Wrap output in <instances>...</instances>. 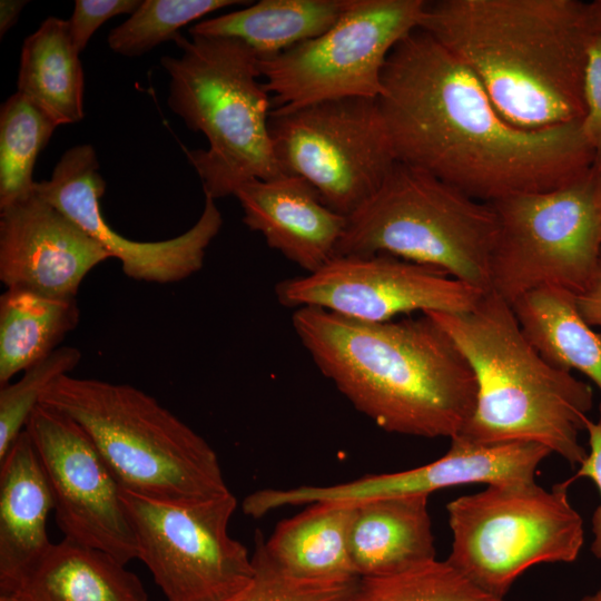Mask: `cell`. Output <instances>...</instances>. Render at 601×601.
Wrapping results in <instances>:
<instances>
[{"label":"cell","mask_w":601,"mask_h":601,"mask_svg":"<svg viewBox=\"0 0 601 601\" xmlns=\"http://www.w3.org/2000/svg\"><path fill=\"white\" fill-rule=\"evenodd\" d=\"M140 0H77L68 20L72 41L83 51L97 29L119 14H132Z\"/></svg>","instance_id":"cell-33"},{"label":"cell","mask_w":601,"mask_h":601,"mask_svg":"<svg viewBox=\"0 0 601 601\" xmlns=\"http://www.w3.org/2000/svg\"><path fill=\"white\" fill-rule=\"evenodd\" d=\"M109 253L36 193L0 209V280L58 298H77Z\"/></svg>","instance_id":"cell-17"},{"label":"cell","mask_w":601,"mask_h":601,"mask_svg":"<svg viewBox=\"0 0 601 601\" xmlns=\"http://www.w3.org/2000/svg\"><path fill=\"white\" fill-rule=\"evenodd\" d=\"M497 231L491 290L510 305L539 287L580 295L601 255V176L593 169L560 188L490 203Z\"/></svg>","instance_id":"cell-9"},{"label":"cell","mask_w":601,"mask_h":601,"mask_svg":"<svg viewBox=\"0 0 601 601\" xmlns=\"http://www.w3.org/2000/svg\"><path fill=\"white\" fill-rule=\"evenodd\" d=\"M292 322L319 372L378 427L451 440L472 415L474 373L426 315L373 323L299 307Z\"/></svg>","instance_id":"cell-2"},{"label":"cell","mask_w":601,"mask_h":601,"mask_svg":"<svg viewBox=\"0 0 601 601\" xmlns=\"http://www.w3.org/2000/svg\"><path fill=\"white\" fill-rule=\"evenodd\" d=\"M577 306L588 324L601 329V255L591 282L577 296Z\"/></svg>","instance_id":"cell-35"},{"label":"cell","mask_w":601,"mask_h":601,"mask_svg":"<svg viewBox=\"0 0 601 601\" xmlns=\"http://www.w3.org/2000/svg\"><path fill=\"white\" fill-rule=\"evenodd\" d=\"M593 1H426L420 29L481 82L511 125L581 121Z\"/></svg>","instance_id":"cell-3"},{"label":"cell","mask_w":601,"mask_h":601,"mask_svg":"<svg viewBox=\"0 0 601 601\" xmlns=\"http://www.w3.org/2000/svg\"><path fill=\"white\" fill-rule=\"evenodd\" d=\"M105 189L97 154L90 145L69 148L50 179L35 184V193L77 223L110 257L117 258L128 277L170 284L201 269L206 250L223 225L214 198L205 195L201 215L184 234L166 240L137 242L120 235L106 221L99 203Z\"/></svg>","instance_id":"cell-15"},{"label":"cell","mask_w":601,"mask_h":601,"mask_svg":"<svg viewBox=\"0 0 601 601\" xmlns=\"http://www.w3.org/2000/svg\"><path fill=\"white\" fill-rule=\"evenodd\" d=\"M138 548L167 601H227L253 579L247 549L228 533L237 506L231 492L165 502L121 489Z\"/></svg>","instance_id":"cell-12"},{"label":"cell","mask_w":601,"mask_h":601,"mask_svg":"<svg viewBox=\"0 0 601 601\" xmlns=\"http://www.w3.org/2000/svg\"><path fill=\"white\" fill-rule=\"evenodd\" d=\"M424 315L449 335L475 376V406L455 439L476 445L535 442L572 466L584 461L579 435L592 388L539 354L505 299L490 290L471 311Z\"/></svg>","instance_id":"cell-4"},{"label":"cell","mask_w":601,"mask_h":601,"mask_svg":"<svg viewBox=\"0 0 601 601\" xmlns=\"http://www.w3.org/2000/svg\"><path fill=\"white\" fill-rule=\"evenodd\" d=\"M585 115L582 130L593 150V169L601 176V1H593V20L589 36L584 70Z\"/></svg>","instance_id":"cell-32"},{"label":"cell","mask_w":601,"mask_h":601,"mask_svg":"<svg viewBox=\"0 0 601 601\" xmlns=\"http://www.w3.org/2000/svg\"><path fill=\"white\" fill-rule=\"evenodd\" d=\"M570 480L551 490L535 481L490 484L446 505L452 548L446 559L482 591L504 599L539 563L575 561L583 522L568 495Z\"/></svg>","instance_id":"cell-8"},{"label":"cell","mask_w":601,"mask_h":601,"mask_svg":"<svg viewBox=\"0 0 601 601\" xmlns=\"http://www.w3.org/2000/svg\"><path fill=\"white\" fill-rule=\"evenodd\" d=\"M28 1H0V36L3 37L18 21L20 13Z\"/></svg>","instance_id":"cell-36"},{"label":"cell","mask_w":601,"mask_h":601,"mask_svg":"<svg viewBox=\"0 0 601 601\" xmlns=\"http://www.w3.org/2000/svg\"><path fill=\"white\" fill-rule=\"evenodd\" d=\"M278 300L382 323L415 312L463 313L485 294L444 272L386 254L335 256L316 272L279 282Z\"/></svg>","instance_id":"cell-13"},{"label":"cell","mask_w":601,"mask_h":601,"mask_svg":"<svg viewBox=\"0 0 601 601\" xmlns=\"http://www.w3.org/2000/svg\"><path fill=\"white\" fill-rule=\"evenodd\" d=\"M356 503L316 502L282 521L263 546L288 575L311 580L359 578L351 553Z\"/></svg>","instance_id":"cell-22"},{"label":"cell","mask_w":601,"mask_h":601,"mask_svg":"<svg viewBox=\"0 0 601 601\" xmlns=\"http://www.w3.org/2000/svg\"><path fill=\"white\" fill-rule=\"evenodd\" d=\"M79 317L77 298L8 287L0 296V385L56 351Z\"/></svg>","instance_id":"cell-26"},{"label":"cell","mask_w":601,"mask_h":601,"mask_svg":"<svg viewBox=\"0 0 601 601\" xmlns=\"http://www.w3.org/2000/svg\"><path fill=\"white\" fill-rule=\"evenodd\" d=\"M601 1V0H600Z\"/></svg>","instance_id":"cell-39"},{"label":"cell","mask_w":601,"mask_h":601,"mask_svg":"<svg viewBox=\"0 0 601 601\" xmlns=\"http://www.w3.org/2000/svg\"><path fill=\"white\" fill-rule=\"evenodd\" d=\"M580 601H601V588L594 593L583 597Z\"/></svg>","instance_id":"cell-37"},{"label":"cell","mask_w":601,"mask_h":601,"mask_svg":"<svg viewBox=\"0 0 601 601\" xmlns=\"http://www.w3.org/2000/svg\"><path fill=\"white\" fill-rule=\"evenodd\" d=\"M174 41L180 56L160 59L169 75L167 104L208 141L207 149L187 150L205 195L217 199L249 180L283 176L269 134L272 97L255 52L233 38L178 33Z\"/></svg>","instance_id":"cell-6"},{"label":"cell","mask_w":601,"mask_h":601,"mask_svg":"<svg viewBox=\"0 0 601 601\" xmlns=\"http://www.w3.org/2000/svg\"><path fill=\"white\" fill-rule=\"evenodd\" d=\"M24 430L49 481L56 522L65 538L101 550L124 564L138 559L121 487L80 425L60 411L38 404Z\"/></svg>","instance_id":"cell-14"},{"label":"cell","mask_w":601,"mask_h":601,"mask_svg":"<svg viewBox=\"0 0 601 601\" xmlns=\"http://www.w3.org/2000/svg\"><path fill=\"white\" fill-rule=\"evenodd\" d=\"M234 196L245 225L306 274L335 256L347 217L329 209L305 179L293 175L253 179L240 185Z\"/></svg>","instance_id":"cell-18"},{"label":"cell","mask_w":601,"mask_h":601,"mask_svg":"<svg viewBox=\"0 0 601 601\" xmlns=\"http://www.w3.org/2000/svg\"><path fill=\"white\" fill-rule=\"evenodd\" d=\"M269 134L282 173L305 179L345 217L371 199L397 162L377 99L274 109Z\"/></svg>","instance_id":"cell-10"},{"label":"cell","mask_w":601,"mask_h":601,"mask_svg":"<svg viewBox=\"0 0 601 601\" xmlns=\"http://www.w3.org/2000/svg\"><path fill=\"white\" fill-rule=\"evenodd\" d=\"M0 601H12V600L7 597L0 595Z\"/></svg>","instance_id":"cell-38"},{"label":"cell","mask_w":601,"mask_h":601,"mask_svg":"<svg viewBox=\"0 0 601 601\" xmlns=\"http://www.w3.org/2000/svg\"><path fill=\"white\" fill-rule=\"evenodd\" d=\"M53 494L32 441L23 430L0 461V589L49 549L47 519Z\"/></svg>","instance_id":"cell-19"},{"label":"cell","mask_w":601,"mask_h":601,"mask_svg":"<svg viewBox=\"0 0 601 601\" xmlns=\"http://www.w3.org/2000/svg\"><path fill=\"white\" fill-rule=\"evenodd\" d=\"M12 601H148L131 571L110 554L63 538L0 589Z\"/></svg>","instance_id":"cell-20"},{"label":"cell","mask_w":601,"mask_h":601,"mask_svg":"<svg viewBox=\"0 0 601 601\" xmlns=\"http://www.w3.org/2000/svg\"><path fill=\"white\" fill-rule=\"evenodd\" d=\"M424 0H352L322 35L258 59L275 109L343 99H377L395 46L420 28Z\"/></svg>","instance_id":"cell-11"},{"label":"cell","mask_w":601,"mask_h":601,"mask_svg":"<svg viewBox=\"0 0 601 601\" xmlns=\"http://www.w3.org/2000/svg\"><path fill=\"white\" fill-rule=\"evenodd\" d=\"M68 20L47 18L21 48L18 92L58 126L83 118L85 75Z\"/></svg>","instance_id":"cell-25"},{"label":"cell","mask_w":601,"mask_h":601,"mask_svg":"<svg viewBox=\"0 0 601 601\" xmlns=\"http://www.w3.org/2000/svg\"><path fill=\"white\" fill-rule=\"evenodd\" d=\"M80 359L81 352L77 347L61 346L24 370L18 382L1 385L0 461L24 430L42 392L59 377L70 374Z\"/></svg>","instance_id":"cell-30"},{"label":"cell","mask_w":601,"mask_h":601,"mask_svg":"<svg viewBox=\"0 0 601 601\" xmlns=\"http://www.w3.org/2000/svg\"><path fill=\"white\" fill-rule=\"evenodd\" d=\"M551 451L535 442L476 445L451 439L440 459L406 471L370 474L329 486L303 485L262 489L250 496L255 514L316 502L359 503L374 499L430 495L432 492L472 483L505 484L535 481V473Z\"/></svg>","instance_id":"cell-16"},{"label":"cell","mask_w":601,"mask_h":601,"mask_svg":"<svg viewBox=\"0 0 601 601\" xmlns=\"http://www.w3.org/2000/svg\"><path fill=\"white\" fill-rule=\"evenodd\" d=\"M585 431L589 436V451L570 481L573 482L581 477L589 479L597 485L601 496V422L599 420L593 422L589 418L585 423ZM592 533L591 551L598 559H601V503L592 516Z\"/></svg>","instance_id":"cell-34"},{"label":"cell","mask_w":601,"mask_h":601,"mask_svg":"<svg viewBox=\"0 0 601 601\" xmlns=\"http://www.w3.org/2000/svg\"><path fill=\"white\" fill-rule=\"evenodd\" d=\"M427 495L356 503L351 553L359 578L396 573L436 559Z\"/></svg>","instance_id":"cell-21"},{"label":"cell","mask_w":601,"mask_h":601,"mask_svg":"<svg viewBox=\"0 0 601 601\" xmlns=\"http://www.w3.org/2000/svg\"><path fill=\"white\" fill-rule=\"evenodd\" d=\"M496 231L491 204L397 161L371 199L347 217L335 256L386 254L487 293Z\"/></svg>","instance_id":"cell-7"},{"label":"cell","mask_w":601,"mask_h":601,"mask_svg":"<svg viewBox=\"0 0 601 601\" xmlns=\"http://www.w3.org/2000/svg\"><path fill=\"white\" fill-rule=\"evenodd\" d=\"M347 601H504L469 581L447 560L359 578Z\"/></svg>","instance_id":"cell-28"},{"label":"cell","mask_w":601,"mask_h":601,"mask_svg":"<svg viewBox=\"0 0 601 601\" xmlns=\"http://www.w3.org/2000/svg\"><path fill=\"white\" fill-rule=\"evenodd\" d=\"M249 3L238 0H144L125 22L109 32L107 42L118 55L139 57L174 40L180 28L206 14Z\"/></svg>","instance_id":"cell-29"},{"label":"cell","mask_w":601,"mask_h":601,"mask_svg":"<svg viewBox=\"0 0 601 601\" xmlns=\"http://www.w3.org/2000/svg\"><path fill=\"white\" fill-rule=\"evenodd\" d=\"M511 306L525 337L549 364L582 373L601 392V332L582 317L577 295L544 286L523 294ZM599 414L601 422V402Z\"/></svg>","instance_id":"cell-24"},{"label":"cell","mask_w":601,"mask_h":601,"mask_svg":"<svg viewBox=\"0 0 601 601\" xmlns=\"http://www.w3.org/2000/svg\"><path fill=\"white\" fill-rule=\"evenodd\" d=\"M39 404L80 425L122 490L165 502L230 492L209 443L132 385L68 374L42 392Z\"/></svg>","instance_id":"cell-5"},{"label":"cell","mask_w":601,"mask_h":601,"mask_svg":"<svg viewBox=\"0 0 601 601\" xmlns=\"http://www.w3.org/2000/svg\"><path fill=\"white\" fill-rule=\"evenodd\" d=\"M58 125L20 92L0 109V209L35 193L33 168Z\"/></svg>","instance_id":"cell-27"},{"label":"cell","mask_w":601,"mask_h":601,"mask_svg":"<svg viewBox=\"0 0 601 601\" xmlns=\"http://www.w3.org/2000/svg\"><path fill=\"white\" fill-rule=\"evenodd\" d=\"M377 104L398 162L480 201L560 188L593 167L581 121L511 125L476 77L420 28L390 53Z\"/></svg>","instance_id":"cell-1"},{"label":"cell","mask_w":601,"mask_h":601,"mask_svg":"<svg viewBox=\"0 0 601 601\" xmlns=\"http://www.w3.org/2000/svg\"><path fill=\"white\" fill-rule=\"evenodd\" d=\"M352 0H262L195 23L190 36L233 38L258 59L275 57L329 29Z\"/></svg>","instance_id":"cell-23"},{"label":"cell","mask_w":601,"mask_h":601,"mask_svg":"<svg viewBox=\"0 0 601 601\" xmlns=\"http://www.w3.org/2000/svg\"><path fill=\"white\" fill-rule=\"evenodd\" d=\"M252 559L253 579L227 601H347L359 579L311 580L288 575L266 555L259 531Z\"/></svg>","instance_id":"cell-31"}]
</instances>
